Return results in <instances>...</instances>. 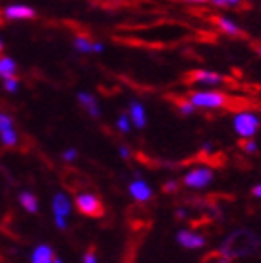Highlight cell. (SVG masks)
Segmentation results:
<instances>
[{
    "instance_id": "1",
    "label": "cell",
    "mask_w": 261,
    "mask_h": 263,
    "mask_svg": "<svg viewBox=\"0 0 261 263\" xmlns=\"http://www.w3.org/2000/svg\"><path fill=\"white\" fill-rule=\"evenodd\" d=\"M261 248V239L250 230H237V232L230 233L224 243L220 245L218 252L222 258L235 259V258H245L250 254H256Z\"/></svg>"
},
{
    "instance_id": "2",
    "label": "cell",
    "mask_w": 261,
    "mask_h": 263,
    "mask_svg": "<svg viewBox=\"0 0 261 263\" xmlns=\"http://www.w3.org/2000/svg\"><path fill=\"white\" fill-rule=\"evenodd\" d=\"M189 101L198 108H222L230 103V97L224 91H215V90H200V91H191L189 93Z\"/></svg>"
},
{
    "instance_id": "3",
    "label": "cell",
    "mask_w": 261,
    "mask_h": 263,
    "mask_svg": "<svg viewBox=\"0 0 261 263\" xmlns=\"http://www.w3.org/2000/svg\"><path fill=\"white\" fill-rule=\"evenodd\" d=\"M75 205L77 209L86 215V217H91V218H99L105 215V208H103V202H101L99 198L96 194L91 193H82V194H77L75 198Z\"/></svg>"
},
{
    "instance_id": "4",
    "label": "cell",
    "mask_w": 261,
    "mask_h": 263,
    "mask_svg": "<svg viewBox=\"0 0 261 263\" xmlns=\"http://www.w3.org/2000/svg\"><path fill=\"white\" fill-rule=\"evenodd\" d=\"M259 125H261L259 118L256 114H252V112H239L233 118V129L243 138L254 137L257 133V129H259Z\"/></svg>"
},
{
    "instance_id": "5",
    "label": "cell",
    "mask_w": 261,
    "mask_h": 263,
    "mask_svg": "<svg viewBox=\"0 0 261 263\" xmlns=\"http://www.w3.org/2000/svg\"><path fill=\"white\" fill-rule=\"evenodd\" d=\"M187 82L191 84H206V86H218V84H224L226 79L218 73H213V71H203V69H194L191 73H187Z\"/></svg>"
},
{
    "instance_id": "6",
    "label": "cell",
    "mask_w": 261,
    "mask_h": 263,
    "mask_svg": "<svg viewBox=\"0 0 261 263\" xmlns=\"http://www.w3.org/2000/svg\"><path fill=\"white\" fill-rule=\"evenodd\" d=\"M213 181V172L209 168H194L187 172L183 177V183L191 189H203Z\"/></svg>"
},
{
    "instance_id": "7",
    "label": "cell",
    "mask_w": 261,
    "mask_h": 263,
    "mask_svg": "<svg viewBox=\"0 0 261 263\" xmlns=\"http://www.w3.org/2000/svg\"><path fill=\"white\" fill-rule=\"evenodd\" d=\"M4 17L8 21H28L35 17V10L30 6L25 4H11L8 8H4Z\"/></svg>"
},
{
    "instance_id": "8",
    "label": "cell",
    "mask_w": 261,
    "mask_h": 263,
    "mask_svg": "<svg viewBox=\"0 0 261 263\" xmlns=\"http://www.w3.org/2000/svg\"><path fill=\"white\" fill-rule=\"evenodd\" d=\"M177 243L181 245L183 248H189V250H196V248L206 247V237H201L198 233L191 232V230H181L177 233Z\"/></svg>"
},
{
    "instance_id": "9",
    "label": "cell",
    "mask_w": 261,
    "mask_h": 263,
    "mask_svg": "<svg viewBox=\"0 0 261 263\" xmlns=\"http://www.w3.org/2000/svg\"><path fill=\"white\" fill-rule=\"evenodd\" d=\"M129 193H130V196L135 198L136 202H147V200H151V196H153L151 187L146 181H142V179H136V181L130 183Z\"/></svg>"
},
{
    "instance_id": "10",
    "label": "cell",
    "mask_w": 261,
    "mask_h": 263,
    "mask_svg": "<svg viewBox=\"0 0 261 263\" xmlns=\"http://www.w3.org/2000/svg\"><path fill=\"white\" fill-rule=\"evenodd\" d=\"M52 213H54V217H69L71 202L64 193H56L52 196Z\"/></svg>"
},
{
    "instance_id": "11",
    "label": "cell",
    "mask_w": 261,
    "mask_h": 263,
    "mask_svg": "<svg viewBox=\"0 0 261 263\" xmlns=\"http://www.w3.org/2000/svg\"><path fill=\"white\" fill-rule=\"evenodd\" d=\"M77 99H79V103L82 105V108H84L91 118L101 116V108H99V105H97L96 97L91 96V93H88V91H79Z\"/></svg>"
},
{
    "instance_id": "12",
    "label": "cell",
    "mask_w": 261,
    "mask_h": 263,
    "mask_svg": "<svg viewBox=\"0 0 261 263\" xmlns=\"http://www.w3.org/2000/svg\"><path fill=\"white\" fill-rule=\"evenodd\" d=\"M32 263H52L54 261V250L50 245H38L32 252Z\"/></svg>"
},
{
    "instance_id": "13",
    "label": "cell",
    "mask_w": 261,
    "mask_h": 263,
    "mask_svg": "<svg viewBox=\"0 0 261 263\" xmlns=\"http://www.w3.org/2000/svg\"><path fill=\"white\" fill-rule=\"evenodd\" d=\"M129 118L130 122L135 123V127H138V129H144L146 127V108L140 105L138 101H130L129 105Z\"/></svg>"
},
{
    "instance_id": "14",
    "label": "cell",
    "mask_w": 261,
    "mask_h": 263,
    "mask_svg": "<svg viewBox=\"0 0 261 263\" xmlns=\"http://www.w3.org/2000/svg\"><path fill=\"white\" fill-rule=\"evenodd\" d=\"M213 23H215L218 28H220L224 34L228 35H235V37H239V35H243V30L239 28V26L233 23L231 19H228V17H213Z\"/></svg>"
},
{
    "instance_id": "15",
    "label": "cell",
    "mask_w": 261,
    "mask_h": 263,
    "mask_svg": "<svg viewBox=\"0 0 261 263\" xmlns=\"http://www.w3.org/2000/svg\"><path fill=\"white\" fill-rule=\"evenodd\" d=\"M19 203L26 213H32V215H34V213L40 211V202H38V198H35V194L28 193V191H23V193L19 194Z\"/></svg>"
},
{
    "instance_id": "16",
    "label": "cell",
    "mask_w": 261,
    "mask_h": 263,
    "mask_svg": "<svg viewBox=\"0 0 261 263\" xmlns=\"http://www.w3.org/2000/svg\"><path fill=\"white\" fill-rule=\"evenodd\" d=\"M17 77V64L8 56L0 58V79H11Z\"/></svg>"
},
{
    "instance_id": "17",
    "label": "cell",
    "mask_w": 261,
    "mask_h": 263,
    "mask_svg": "<svg viewBox=\"0 0 261 263\" xmlns=\"http://www.w3.org/2000/svg\"><path fill=\"white\" fill-rule=\"evenodd\" d=\"M17 140H19V137H17V131L13 129V127H10V129H6V131L0 133V142H2L6 147H13L17 144Z\"/></svg>"
},
{
    "instance_id": "18",
    "label": "cell",
    "mask_w": 261,
    "mask_h": 263,
    "mask_svg": "<svg viewBox=\"0 0 261 263\" xmlns=\"http://www.w3.org/2000/svg\"><path fill=\"white\" fill-rule=\"evenodd\" d=\"M73 47L79 52H94V43L86 35H77L75 40H73Z\"/></svg>"
},
{
    "instance_id": "19",
    "label": "cell",
    "mask_w": 261,
    "mask_h": 263,
    "mask_svg": "<svg viewBox=\"0 0 261 263\" xmlns=\"http://www.w3.org/2000/svg\"><path fill=\"white\" fill-rule=\"evenodd\" d=\"M177 108H179V112L185 114V116H191L192 112H194V105L189 101V97H187V99H177Z\"/></svg>"
},
{
    "instance_id": "20",
    "label": "cell",
    "mask_w": 261,
    "mask_h": 263,
    "mask_svg": "<svg viewBox=\"0 0 261 263\" xmlns=\"http://www.w3.org/2000/svg\"><path fill=\"white\" fill-rule=\"evenodd\" d=\"M118 129H120L121 133H129L130 131V118L127 116V114H121L120 118H118Z\"/></svg>"
},
{
    "instance_id": "21",
    "label": "cell",
    "mask_w": 261,
    "mask_h": 263,
    "mask_svg": "<svg viewBox=\"0 0 261 263\" xmlns=\"http://www.w3.org/2000/svg\"><path fill=\"white\" fill-rule=\"evenodd\" d=\"M4 90L10 91V93H15V91L19 90V79H17V77L4 79Z\"/></svg>"
},
{
    "instance_id": "22",
    "label": "cell",
    "mask_w": 261,
    "mask_h": 263,
    "mask_svg": "<svg viewBox=\"0 0 261 263\" xmlns=\"http://www.w3.org/2000/svg\"><path fill=\"white\" fill-rule=\"evenodd\" d=\"M13 127V120H11L10 114H6V112H0V133L6 131V129H10Z\"/></svg>"
},
{
    "instance_id": "23",
    "label": "cell",
    "mask_w": 261,
    "mask_h": 263,
    "mask_svg": "<svg viewBox=\"0 0 261 263\" xmlns=\"http://www.w3.org/2000/svg\"><path fill=\"white\" fill-rule=\"evenodd\" d=\"M243 149H245L246 153H256L257 152V144L252 138H246L245 142H243Z\"/></svg>"
},
{
    "instance_id": "24",
    "label": "cell",
    "mask_w": 261,
    "mask_h": 263,
    "mask_svg": "<svg viewBox=\"0 0 261 263\" xmlns=\"http://www.w3.org/2000/svg\"><path fill=\"white\" fill-rule=\"evenodd\" d=\"M62 159H64L65 162H73L77 159V149H73V147H71V149H65V152L62 153Z\"/></svg>"
},
{
    "instance_id": "25",
    "label": "cell",
    "mask_w": 261,
    "mask_h": 263,
    "mask_svg": "<svg viewBox=\"0 0 261 263\" xmlns=\"http://www.w3.org/2000/svg\"><path fill=\"white\" fill-rule=\"evenodd\" d=\"M54 224L58 230H65L67 228V218L65 217H54Z\"/></svg>"
},
{
    "instance_id": "26",
    "label": "cell",
    "mask_w": 261,
    "mask_h": 263,
    "mask_svg": "<svg viewBox=\"0 0 261 263\" xmlns=\"http://www.w3.org/2000/svg\"><path fill=\"white\" fill-rule=\"evenodd\" d=\"M82 263H97V258H96V252H86L84 258H82Z\"/></svg>"
},
{
    "instance_id": "27",
    "label": "cell",
    "mask_w": 261,
    "mask_h": 263,
    "mask_svg": "<svg viewBox=\"0 0 261 263\" xmlns=\"http://www.w3.org/2000/svg\"><path fill=\"white\" fill-rule=\"evenodd\" d=\"M164 191H166V193H176V191H177V181H166L164 183Z\"/></svg>"
},
{
    "instance_id": "28",
    "label": "cell",
    "mask_w": 261,
    "mask_h": 263,
    "mask_svg": "<svg viewBox=\"0 0 261 263\" xmlns=\"http://www.w3.org/2000/svg\"><path fill=\"white\" fill-rule=\"evenodd\" d=\"M120 155H121L123 159H129V157H130V152L127 149L125 146H121V147H120Z\"/></svg>"
},
{
    "instance_id": "29",
    "label": "cell",
    "mask_w": 261,
    "mask_h": 263,
    "mask_svg": "<svg viewBox=\"0 0 261 263\" xmlns=\"http://www.w3.org/2000/svg\"><path fill=\"white\" fill-rule=\"evenodd\" d=\"M252 194L256 198H261V185H256V187L252 189Z\"/></svg>"
},
{
    "instance_id": "30",
    "label": "cell",
    "mask_w": 261,
    "mask_h": 263,
    "mask_svg": "<svg viewBox=\"0 0 261 263\" xmlns=\"http://www.w3.org/2000/svg\"><path fill=\"white\" fill-rule=\"evenodd\" d=\"M103 43H94V52H103Z\"/></svg>"
},
{
    "instance_id": "31",
    "label": "cell",
    "mask_w": 261,
    "mask_h": 263,
    "mask_svg": "<svg viewBox=\"0 0 261 263\" xmlns=\"http://www.w3.org/2000/svg\"><path fill=\"white\" fill-rule=\"evenodd\" d=\"M176 215H177V218H187V211H185V209H177Z\"/></svg>"
},
{
    "instance_id": "32",
    "label": "cell",
    "mask_w": 261,
    "mask_h": 263,
    "mask_svg": "<svg viewBox=\"0 0 261 263\" xmlns=\"http://www.w3.org/2000/svg\"><path fill=\"white\" fill-rule=\"evenodd\" d=\"M215 263H230V259H228V258H222V259H218V261H215Z\"/></svg>"
},
{
    "instance_id": "33",
    "label": "cell",
    "mask_w": 261,
    "mask_h": 263,
    "mask_svg": "<svg viewBox=\"0 0 261 263\" xmlns=\"http://www.w3.org/2000/svg\"><path fill=\"white\" fill-rule=\"evenodd\" d=\"M2 23H4V13L0 11V25H2Z\"/></svg>"
},
{
    "instance_id": "34",
    "label": "cell",
    "mask_w": 261,
    "mask_h": 263,
    "mask_svg": "<svg viewBox=\"0 0 261 263\" xmlns=\"http://www.w3.org/2000/svg\"><path fill=\"white\" fill-rule=\"evenodd\" d=\"M185 2H207V0H185Z\"/></svg>"
},
{
    "instance_id": "35",
    "label": "cell",
    "mask_w": 261,
    "mask_h": 263,
    "mask_svg": "<svg viewBox=\"0 0 261 263\" xmlns=\"http://www.w3.org/2000/svg\"><path fill=\"white\" fill-rule=\"evenodd\" d=\"M52 263H64V261H62L60 258H56V256H54V261H52Z\"/></svg>"
},
{
    "instance_id": "36",
    "label": "cell",
    "mask_w": 261,
    "mask_h": 263,
    "mask_svg": "<svg viewBox=\"0 0 261 263\" xmlns=\"http://www.w3.org/2000/svg\"><path fill=\"white\" fill-rule=\"evenodd\" d=\"M4 51V43H2V40H0V52Z\"/></svg>"
},
{
    "instance_id": "37",
    "label": "cell",
    "mask_w": 261,
    "mask_h": 263,
    "mask_svg": "<svg viewBox=\"0 0 261 263\" xmlns=\"http://www.w3.org/2000/svg\"><path fill=\"white\" fill-rule=\"evenodd\" d=\"M256 51H257V54H261V45H257V47H256Z\"/></svg>"
}]
</instances>
